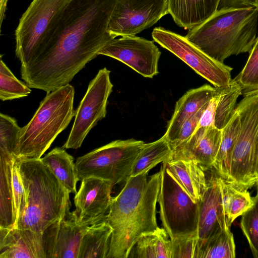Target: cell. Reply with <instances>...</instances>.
<instances>
[{"instance_id":"5b68a950","label":"cell","mask_w":258,"mask_h":258,"mask_svg":"<svg viewBox=\"0 0 258 258\" xmlns=\"http://www.w3.org/2000/svg\"><path fill=\"white\" fill-rule=\"evenodd\" d=\"M74 97L70 84L47 93L31 119L20 128L16 159L41 158L75 115Z\"/></svg>"},{"instance_id":"d590c367","label":"cell","mask_w":258,"mask_h":258,"mask_svg":"<svg viewBox=\"0 0 258 258\" xmlns=\"http://www.w3.org/2000/svg\"><path fill=\"white\" fill-rule=\"evenodd\" d=\"M198 242L197 234L171 240V258H197Z\"/></svg>"},{"instance_id":"484cf974","label":"cell","mask_w":258,"mask_h":258,"mask_svg":"<svg viewBox=\"0 0 258 258\" xmlns=\"http://www.w3.org/2000/svg\"><path fill=\"white\" fill-rule=\"evenodd\" d=\"M240 128V116L236 111L222 130L220 146L212 168L221 177L229 181L232 154Z\"/></svg>"},{"instance_id":"44dd1931","label":"cell","mask_w":258,"mask_h":258,"mask_svg":"<svg viewBox=\"0 0 258 258\" xmlns=\"http://www.w3.org/2000/svg\"><path fill=\"white\" fill-rule=\"evenodd\" d=\"M222 0H166L168 13L179 26L188 29L201 24L218 10Z\"/></svg>"},{"instance_id":"8992f818","label":"cell","mask_w":258,"mask_h":258,"mask_svg":"<svg viewBox=\"0 0 258 258\" xmlns=\"http://www.w3.org/2000/svg\"><path fill=\"white\" fill-rule=\"evenodd\" d=\"M235 109L240 128L232 154L229 182L244 189L257 179L255 168L258 151V93L244 96Z\"/></svg>"},{"instance_id":"5bb4252c","label":"cell","mask_w":258,"mask_h":258,"mask_svg":"<svg viewBox=\"0 0 258 258\" xmlns=\"http://www.w3.org/2000/svg\"><path fill=\"white\" fill-rule=\"evenodd\" d=\"M89 226L78 221L74 211H69L42 233L45 258H78L81 242Z\"/></svg>"},{"instance_id":"8d00e7d4","label":"cell","mask_w":258,"mask_h":258,"mask_svg":"<svg viewBox=\"0 0 258 258\" xmlns=\"http://www.w3.org/2000/svg\"><path fill=\"white\" fill-rule=\"evenodd\" d=\"M208 102L195 114L183 123L175 140L172 143L169 144L171 149H173L181 143L187 139L197 129L201 115L206 108Z\"/></svg>"},{"instance_id":"e0dca14e","label":"cell","mask_w":258,"mask_h":258,"mask_svg":"<svg viewBox=\"0 0 258 258\" xmlns=\"http://www.w3.org/2000/svg\"><path fill=\"white\" fill-rule=\"evenodd\" d=\"M222 137V130L215 126L199 127L187 139L172 149L169 160H192L212 168Z\"/></svg>"},{"instance_id":"52a82bcc","label":"cell","mask_w":258,"mask_h":258,"mask_svg":"<svg viewBox=\"0 0 258 258\" xmlns=\"http://www.w3.org/2000/svg\"><path fill=\"white\" fill-rule=\"evenodd\" d=\"M144 143L134 139L117 140L78 157L75 165L80 180L93 177L115 185L126 180Z\"/></svg>"},{"instance_id":"ac0fdd59","label":"cell","mask_w":258,"mask_h":258,"mask_svg":"<svg viewBox=\"0 0 258 258\" xmlns=\"http://www.w3.org/2000/svg\"><path fill=\"white\" fill-rule=\"evenodd\" d=\"M42 233L0 227V258H45Z\"/></svg>"},{"instance_id":"3957f363","label":"cell","mask_w":258,"mask_h":258,"mask_svg":"<svg viewBox=\"0 0 258 258\" xmlns=\"http://www.w3.org/2000/svg\"><path fill=\"white\" fill-rule=\"evenodd\" d=\"M258 10L253 7H224L185 36L220 62L231 55L249 52L256 38Z\"/></svg>"},{"instance_id":"d6a6232c","label":"cell","mask_w":258,"mask_h":258,"mask_svg":"<svg viewBox=\"0 0 258 258\" xmlns=\"http://www.w3.org/2000/svg\"><path fill=\"white\" fill-rule=\"evenodd\" d=\"M253 200V205L242 215L240 227L253 256L258 258V190Z\"/></svg>"},{"instance_id":"f35d334b","label":"cell","mask_w":258,"mask_h":258,"mask_svg":"<svg viewBox=\"0 0 258 258\" xmlns=\"http://www.w3.org/2000/svg\"><path fill=\"white\" fill-rule=\"evenodd\" d=\"M227 3V7H253L258 10V0H228Z\"/></svg>"},{"instance_id":"836d02e7","label":"cell","mask_w":258,"mask_h":258,"mask_svg":"<svg viewBox=\"0 0 258 258\" xmlns=\"http://www.w3.org/2000/svg\"><path fill=\"white\" fill-rule=\"evenodd\" d=\"M20 128L16 119L0 113V152L14 156Z\"/></svg>"},{"instance_id":"f1b7e54d","label":"cell","mask_w":258,"mask_h":258,"mask_svg":"<svg viewBox=\"0 0 258 258\" xmlns=\"http://www.w3.org/2000/svg\"><path fill=\"white\" fill-rule=\"evenodd\" d=\"M227 227L207 240L198 251L197 258H234V237Z\"/></svg>"},{"instance_id":"7402d4cb","label":"cell","mask_w":258,"mask_h":258,"mask_svg":"<svg viewBox=\"0 0 258 258\" xmlns=\"http://www.w3.org/2000/svg\"><path fill=\"white\" fill-rule=\"evenodd\" d=\"M15 157L0 152V227L11 228L15 223L12 169Z\"/></svg>"},{"instance_id":"8fae6325","label":"cell","mask_w":258,"mask_h":258,"mask_svg":"<svg viewBox=\"0 0 258 258\" xmlns=\"http://www.w3.org/2000/svg\"><path fill=\"white\" fill-rule=\"evenodd\" d=\"M70 0H33L15 31L16 56L25 66L39 46L53 18Z\"/></svg>"},{"instance_id":"4fadbf2b","label":"cell","mask_w":258,"mask_h":258,"mask_svg":"<svg viewBox=\"0 0 258 258\" xmlns=\"http://www.w3.org/2000/svg\"><path fill=\"white\" fill-rule=\"evenodd\" d=\"M161 51L154 42L134 36H122L109 41L98 52L116 59L146 78L158 74Z\"/></svg>"},{"instance_id":"7a4b0ae2","label":"cell","mask_w":258,"mask_h":258,"mask_svg":"<svg viewBox=\"0 0 258 258\" xmlns=\"http://www.w3.org/2000/svg\"><path fill=\"white\" fill-rule=\"evenodd\" d=\"M148 172L129 176L121 191L112 197L104 220L113 230L107 258H128L140 237L159 227L156 205L161 171L148 179Z\"/></svg>"},{"instance_id":"ab89813d","label":"cell","mask_w":258,"mask_h":258,"mask_svg":"<svg viewBox=\"0 0 258 258\" xmlns=\"http://www.w3.org/2000/svg\"><path fill=\"white\" fill-rule=\"evenodd\" d=\"M8 0H1L0 2V26L1 28L5 18Z\"/></svg>"},{"instance_id":"2e32d148","label":"cell","mask_w":258,"mask_h":258,"mask_svg":"<svg viewBox=\"0 0 258 258\" xmlns=\"http://www.w3.org/2000/svg\"><path fill=\"white\" fill-rule=\"evenodd\" d=\"M113 185L109 181L96 177L81 180L74 200L76 208L74 211L80 223L90 226L105 220L110 205Z\"/></svg>"},{"instance_id":"6da1fadb","label":"cell","mask_w":258,"mask_h":258,"mask_svg":"<svg viewBox=\"0 0 258 258\" xmlns=\"http://www.w3.org/2000/svg\"><path fill=\"white\" fill-rule=\"evenodd\" d=\"M117 0H70L53 18L21 78L49 93L66 85L114 39L107 30Z\"/></svg>"},{"instance_id":"4316f807","label":"cell","mask_w":258,"mask_h":258,"mask_svg":"<svg viewBox=\"0 0 258 258\" xmlns=\"http://www.w3.org/2000/svg\"><path fill=\"white\" fill-rule=\"evenodd\" d=\"M172 154V150L164 136L154 142L144 143L134 163L130 176L149 171L158 164L169 160Z\"/></svg>"},{"instance_id":"9a60e30c","label":"cell","mask_w":258,"mask_h":258,"mask_svg":"<svg viewBox=\"0 0 258 258\" xmlns=\"http://www.w3.org/2000/svg\"><path fill=\"white\" fill-rule=\"evenodd\" d=\"M221 180V177L215 170L207 174V187L198 203L197 253L207 240L221 230L230 228L224 211Z\"/></svg>"},{"instance_id":"1f68e13d","label":"cell","mask_w":258,"mask_h":258,"mask_svg":"<svg viewBox=\"0 0 258 258\" xmlns=\"http://www.w3.org/2000/svg\"><path fill=\"white\" fill-rule=\"evenodd\" d=\"M249 53L244 68L234 78L244 96L258 93V36Z\"/></svg>"},{"instance_id":"d6986e66","label":"cell","mask_w":258,"mask_h":258,"mask_svg":"<svg viewBox=\"0 0 258 258\" xmlns=\"http://www.w3.org/2000/svg\"><path fill=\"white\" fill-rule=\"evenodd\" d=\"M216 92V87L205 84L188 90L178 99L163 135L169 144L175 140L183 123L206 105Z\"/></svg>"},{"instance_id":"83f0119b","label":"cell","mask_w":258,"mask_h":258,"mask_svg":"<svg viewBox=\"0 0 258 258\" xmlns=\"http://www.w3.org/2000/svg\"><path fill=\"white\" fill-rule=\"evenodd\" d=\"M225 213L230 227L253 204V198L247 189L240 188L222 177L221 180Z\"/></svg>"},{"instance_id":"603a6c76","label":"cell","mask_w":258,"mask_h":258,"mask_svg":"<svg viewBox=\"0 0 258 258\" xmlns=\"http://www.w3.org/2000/svg\"><path fill=\"white\" fill-rule=\"evenodd\" d=\"M40 159L71 193L77 192L76 185L80 179L75 163L63 148H54Z\"/></svg>"},{"instance_id":"9c48e42d","label":"cell","mask_w":258,"mask_h":258,"mask_svg":"<svg viewBox=\"0 0 258 258\" xmlns=\"http://www.w3.org/2000/svg\"><path fill=\"white\" fill-rule=\"evenodd\" d=\"M152 36L154 41L179 57L215 87L227 85L232 80V68L210 57L185 36L162 27L155 28Z\"/></svg>"},{"instance_id":"60d3db41","label":"cell","mask_w":258,"mask_h":258,"mask_svg":"<svg viewBox=\"0 0 258 258\" xmlns=\"http://www.w3.org/2000/svg\"><path fill=\"white\" fill-rule=\"evenodd\" d=\"M255 173L256 177L258 180V151H257V158H256V164H255Z\"/></svg>"},{"instance_id":"30bf717a","label":"cell","mask_w":258,"mask_h":258,"mask_svg":"<svg viewBox=\"0 0 258 258\" xmlns=\"http://www.w3.org/2000/svg\"><path fill=\"white\" fill-rule=\"evenodd\" d=\"M110 73V71L104 68L89 83L76 111L72 128L62 148H79L90 130L105 117L108 99L113 88Z\"/></svg>"},{"instance_id":"e575fe53","label":"cell","mask_w":258,"mask_h":258,"mask_svg":"<svg viewBox=\"0 0 258 258\" xmlns=\"http://www.w3.org/2000/svg\"><path fill=\"white\" fill-rule=\"evenodd\" d=\"M12 183L14 192V214L16 226L19 216L27 206V198L16 158H14L12 169Z\"/></svg>"},{"instance_id":"f546056e","label":"cell","mask_w":258,"mask_h":258,"mask_svg":"<svg viewBox=\"0 0 258 258\" xmlns=\"http://www.w3.org/2000/svg\"><path fill=\"white\" fill-rule=\"evenodd\" d=\"M241 95V86L235 79L221 87L215 117L216 127L222 130L228 123L235 112L237 99Z\"/></svg>"},{"instance_id":"4dcf8cb0","label":"cell","mask_w":258,"mask_h":258,"mask_svg":"<svg viewBox=\"0 0 258 258\" xmlns=\"http://www.w3.org/2000/svg\"><path fill=\"white\" fill-rule=\"evenodd\" d=\"M31 90L18 80L2 59L0 61V99L11 100L28 96Z\"/></svg>"},{"instance_id":"d4e9b609","label":"cell","mask_w":258,"mask_h":258,"mask_svg":"<svg viewBox=\"0 0 258 258\" xmlns=\"http://www.w3.org/2000/svg\"><path fill=\"white\" fill-rule=\"evenodd\" d=\"M172 243L162 227L142 235L133 247L128 257L171 258Z\"/></svg>"},{"instance_id":"cb8c5ba5","label":"cell","mask_w":258,"mask_h":258,"mask_svg":"<svg viewBox=\"0 0 258 258\" xmlns=\"http://www.w3.org/2000/svg\"><path fill=\"white\" fill-rule=\"evenodd\" d=\"M112 231L105 220L89 226L82 237L78 258H107Z\"/></svg>"},{"instance_id":"ba28073f","label":"cell","mask_w":258,"mask_h":258,"mask_svg":"<svg viewBox=\"0 0 258 258\" xmlns=\"http://www.w3.org/2000/svg\"><path fill=\"white\" fill-rule=\"evenodd\" d=\"M161 185L158 199L162 227L171 240L198 234V203L194 202L174 178L161 167Z\"/></svg>"},{"instance_id":"ffe728a7","label":"cell","mask_w":258,"mask_h":258,"mask_svg":"<svg viewBox=\"0 0 258 258\" xmlns=\"http://www.w3.org/2000/svg\"><path fill=\"white\" fill-rule=\"evenodd\" d=\"M174 178L194 202L198 203L207 185V168L192 160L176 159L163 162Z\"/></svg>"},{"instance_id":"74e56055","label":"cell","mask_w":258,"mask_h":258,"mask_svg":"<svg viewBox=\"0 0 258 258\" xmlns=\"http://www.w3.org/2000/svg\"><path fill=\"white\" fill-rule=\"evenodd\" d=\"M216 88V93L209 101L206 108L204 110L200 118L198 128L215 126L216 110L220 93L221 87Z\"/></svg>"},{"instance_id":"7c38bea8","label":"cell","mask_w":258,"mask_h":258,"mask_svg":"<svg viewBox=\"0 0 258 258\" xmlns=\"http://www.w3.org/2000/svg\"><path fill=\"white\" fill-rule=\"evenodd\" d=\"M167 14L166 0H117L107 30L114 38L136 35Z\"/></svg>"},{"instance_id":"277c9868","label":"cell","mask_w":258,"mask_h":258,"mask_svg":"<svg viewBox=\"0 0 258 258\" xmlns=\"http://www.w3.org/2000/svg\"><path fill=\"white\" fill-rule=\"evenodd\" d=\"M16 160L27 206L14 227L43 232L70 211L71 192L40 159Z\"/></svg>"}]
</instances>
